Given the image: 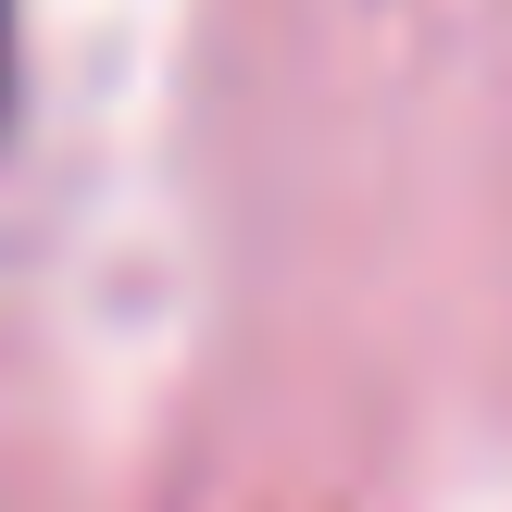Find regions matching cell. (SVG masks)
I'll return each instance as SVG.
<instances>
[{
	"label": "cell",
	"instance_id": "1",
	"mask_svg": "<svg viewBox=\"0 0 512 512\" xmlns=\"http://www.w3.org/2000/svg\"><path fill=\"white\" fill-rule=\"evenodd\" d=\"M0 113H13V0H0Z\"/></svg>",
	"mask_w": 512,
	"mask_h": 512
}]
</instances>
